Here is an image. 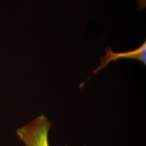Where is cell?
<instances>
[{"label":"cell","mask_w":146,"mask_h":146,"mask_svg":"<svg viewBox=\"0 0 146 146\" xmlns=\"http://www.w3.org/2000/svg\"><path fill=\"white\" fill-rule=\"evenodd\" d=\"M120 58H129L138 60L146 65V41H145L141 46L137 49L131 51L123 52H113L110 47H108L106 50V55L101 58L99 66L94 70V74L98 73L102 69L105 68L112 61H116Z\"/></svg>","instance_id":"2"},{"label":"cell","mask_w":146,"mask_h":146,"mask_svg":"<svg viewBox=\"0 0 146 146\" xmlns=\"http://www.w3.org/2000/svg\"><path fill=\"white\" fill-rule=\"evenodd\" d=\"M51 125L47 117L41 115L18 129L16 134L26 146H49L48 133Z\"/></svg>","instance_id":"1"}]
</instances>
